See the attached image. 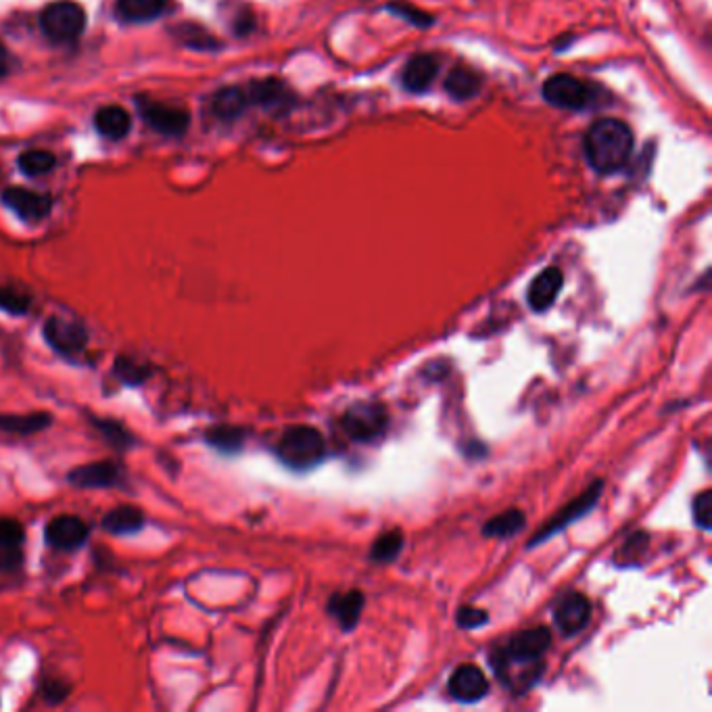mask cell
Here are the masks:
<instances>
[{
	"label": "cell",
	"mask_w": 712,
	"mask_h": 712,
	"mask_svg": "<svg viewBox=\"0 0 712 712\" xmlns=\"http://www.w3.org/2000/svg\"><path fill=\"white\" fill-rule=\"evenodd\" d=\"M249 103L268 111H287L295 105V94L287 88V84L266 78V80H255L247 86Z\"/></svg>",
	"instance_id": "15"
},
{
	"label": "cell",
	"mask_w": 712,
	"mask_h": 712,
	"mask_svg": "<svg viewBox=\"0 0 712 712\" xmlns=\"http://www.w3.org/2000/svg\"><path fill=\"white\" fill-rule=\"evenodd\" d=\"M40 28L57 44L76 42L86 28V13L74 0H59L42 11Z\"/></svg>",
	"instance_id": "5"
},
{
	"label": "cell",
	"mask_w": 712,
	"mask_h": 712,
	"mask_svg": "<svg viewBox=\"0 0 712 712\" xmlns=\"http://www.w3.org/2000/svg\"><path fill=\"white\" fill-rule=\"evenodd\" d=\"M276 456L284 466L293 470H310L326 458L324 435L314 426H291L282 433L276 445Z\"/></svg>",
	"instance_id": "2"
},
{
	"label": "cell",
	"mask_w": 712,
	"mask_h": 712,
	"mask_svg": "<svg viewBox=\"0 0 712 712\" xmlns=\"http://www.w3.org/2000/svg\"><path fill=\"white\" fill-rule=\"evenodd\" d=\"M3 201L26 222H42L53 209V199L49 195L28 191V188H19V186L7 188L3 193Z\"/></svg>",
	"instance_id": "13"
},
{
	"label": "cell",
	"mask_w": 712,
	"mask_h": 712,
	"mask_svg": "<svg viewBox=\"0 0 712 712\" xmlns=\"http://www.w3.org/2000/svg\"><path fill=\"white\" fill-rule=\"evenodd\" d=\"M387 9L391 13H395L397 17H403L406 21H410V23H414V26H420V28H426V26H431V23H433L431 15H426V13H422V11H418L416 7H410V5L395 3V5H389Z\"/></svg>",
	"instance_id": "37"
},
{
	"label": "cell",
	"mask_w": 712,
	"mask_h": 712,
	"mask_svg": "<svg viewBox=\"0 0 712 712\" xmlns=\"http://www.w3.org/2000/svg\"><path fill=\"white\" fill-rule=\"evenodd\" d=\"M42 335L46 339V343L51 345V349H55L61 358L65 360H78L82 358V353L88 347V330L84 324L67 320L61 316H51L49 320L44 322Z\"/></svg>",
	"instance_id": "7"
},
{
	"label": "cell",
	"mask_w": 712,
	"mask_h": 712,
	"mask_svg": "<svg viewBox=\"0 0 712 712\" xmlns=\"http://www.w3.org/2000/svg\"><path fill=\"white\" fill-rule=\"evenodd\" d=\"M245 439H247V433L241 429V426H230V424L211 426V429L205 433L207 445L218 449V452H222V454L241 452L245 445Z\"/></svg>",
	"instance_id": "25"
},
{
	"label": "cell",
	"mask_w": 712,
	"mask_h": 712,
	"mask_svg": "<svg viewBox=\"0 0 712 712\" xmlns=\"http://www.w3.org/2000/svg\"><path fill=\"white\" fill-rule=\"evenodd\" d=\"M447 692L462 704H474L489 694V681L477 664H462L449 677Z\"/></svg>",
	"instance_id": "12"
},
{
	"label": "cell",
	"mask_w": 712,
	"mask_h": 712,
	"mask_svg": "<svg viewBox=\"0 0 712 712\" xmlns=\"http://www.w3.org/2000/svg\"><path fill=\"white\" fill-rule=\"evenodd\" d=\"M439 69H441V59L437 55L420 53V55L412 57L406 63V67H403L401 84L408 92H414V94L426 92L433 86L435 78L439 76Z\"/></svg>",
	"instance_id": "16"
},
{
	"label": "cell",
	"mask_w": 712,
	"mask_h": 712,
	"mask_svg": "<svg viewBox=\"0 0 712 712\" xmlns=\"http://www.w3.org/2000/svg\"><path fill=\"white\" fill-rule=\"evenodd\" d=\"M589 165L600 174H614L623 170L633 153V132L621 120H598L583 140Z\"/></svg>",
	"instance_id": "1"
},
{
	"label": "cell",
	"mask_w": 712,
	"mask_h": 712,
	"mask_svg": "<svg viewBox=\"0 0 712 712\" xmlns=\"http://www.w3.org/2000/svg\"><path fill=\"white\" fill-rule=\"evenodd\" d=\"M692 510H694L696 525L702 531H708L712 527V493L708 489H704L700 495H696Z\"/></svg>",
	"instance_id": "34"
},
{
	"label": "cell",
	"mask_w": 712,
	"mask_h": 712,
	"mask_svg": "<svg viewBox=\"0 0 712 712\" xmlns=\"http://www.w3.org/2000/svg\"><path fill=\"white\" fill-rule=\"evenodd\" d=\"M94 126L109 140L124 138L132 128L130 113L120 105H107L94 113Z\"/></svg>",
	"instance_id": "21"
},
{
	"label": "cell",
	"mask_w": 712,
	"mask_h": 712,
	"mask_svg": "<svg viewBox=\"0 0 712 712\" xmlns=\"http://www.w3.org/2000/svg\"><path fill=\"white\" fill-rule=\"evenodd\" d=\"M562 284H564V274L558 268L552 266V268H545L543 272H539L533 278L531 287H529V295H527L531 310L533 312L550 310L554 301L558 299V293L562 291Z\"/></svg>",
	"instance_id": "17"
},
{
	"label": "cell",
	"mask_w": 712,
	"mask_h": 712,
	"mask_svg": "<svg viewBox=\"0 0 712 712\" xmlns=\"http://www.w3.org/2000/svg\"><path fill=\"white\" fill-rule=\"evenodd\" d=\"M11 67H13V59H11L9 51L5 49V46H0V78L9 76Z\"/></svg>",
	"instance_id": "39"
},
{
	"label": "cell",
	"mask_w": 712,
	"mask_h": 712,
	"mask_svg": "<svg viewBox=\"0 0 712 712\" xmlns=\"http://www.w3.org/2000/svg\"><path fill=\"white\" fill-rule=\"evenodd\" d=\"M211 113L218 117L222 122H234L239 120V117L251 107L249 103V94L247 88L241 86H226L222 90H218L213 94L209 101Z\"/></svg>",
	"instance_id": "18"
},
{
	"label": "cell",
	"mask_w": 712,
	"mask_h": 712,
	"mask_svg": "<svg viewBox=\"0 0 712 712\" xmlns=\"http://www.w3.org/2000/svg\"><path fill=\"white\" fill-rule=\"evenodd\" d=\"M525 522H527L525 514H522L516 508H512V510H506L502 514L493 516L491 520H487L485 527H483V535L485 537L504 539V537H510V535L518 533L522 527H525Z\"/></svg>",
	"instance_id": "26"
},
{
	"label": "cell",
	"mask_w": 712,
	"mask_h": 712,
	"mask_svg": "<svg viewBox=\"0 0 712 712\" xmlns=\"http://www.w3.org/2000/svg\"><path fill=\"white\" fill-rule=\"evenodd\" d=\"M403 543H406V539H403V533L401 531H389L385 535L378 537L372 545V550H370V560L372 562H381V564H387V562H393L401 550H403Z\"/></svg>",
	"instance_id": "28"
},
{
	"label": "cell",
	"mask_w": 712,
	"mask_h": 712,
	"mask_svg": "<svg viewBox=\"0 0 712 712\" xmlns=\"http://www.w3.org/2000/svg\"><path fill=\"white\" fill-rule=\"evenodd\" d=\"M67 483L78 489H111L124 483V468L111 460L82 464L67 472Z\"/></svg>",
	"instance_id": "9"
},
{
	"label": "cell",
	"mask_w": 712,
	"mask_h": 712,
	"mask_svg": "<svg viewBox=\"0 0 712 712\" xmlns=\"http://www.w3.org/2000/svg\"><path fill=\"white\" fill-rule=\"evenodd\" d=\"M552 646V631L548 627H535L518 631L510 637L506 650L497 652L493 658V669L497 675L512 667H543L541 658Z\"/></svg>",
	"instance_id": "3"
},
{
	"label": "cell",
	"mask_w": 712,
	"mask_h": 712,
	"mask_svg": "<svg viewBox=\"0 0 712 712\" xmlns=\"http://www.w3.org/2000/svg\"><path fill=\"white\" fill-rule=\"evenodd\" d=\"M26 539V529L15 518H0V548H17Z\"/></svg>",
	"instance_id": "33"
},
{
	"label": "cell",
	"mask_w": 712,
	"mask_h": 712,
	"mask_svg": "<svg viewBox=\"0 0 712 712\" xmlns=\"http://www.w3.org/2000/svg\"><path fill=\"white\" fill-rule=\"evenodd\" d=\"M445 90L454 101H468L481 90V76L472 67L458 65L445 78Z\"/></svg>",
	"instance_id": "23"
},
{
	"label": "cell",
	"mask_w": 712,
	"mask_h": 712,
	"mask_svg": "<svg viewBox=\"0 0 712 712\" xmlns=\"http://www.w3.org/2000/svg\"><path fill=\"white\" fill-rule=\"evenodd\" d=\"M543 99L558 109L581 111L596 101V90L585 80L571 74H556L543 82Z\"/></svg>",
	"instance_id": "6"
},
{
	"label": "cell",
	"mask_w": 712,
	"mask_h": 712,
	"mask_svg": "<svg viewBox=\"0 0 712 712\" xmlns=\"http://www.w3.org/2000/svg\"><path fill=\"white\" fill-rule=\"evenodd\" d=\"M602 489H604V483H602V481H596L585 493H581V495L577 497V500H573L571 504L564 506L550 522H545V525L539 529V533L531 539L529 548H537V545H539L541 541L552 539L554 535L562 533L568 525H573V522H577L579 518H583L593 506L598 504L600 495H602Z\"/></svg>",
	"instance_id": "8"
},
{
	"label": "cell",
	"mask_w": 712,
	"mask_h": 712,
	"mask_svg": "<svg viewBox=\"0 0 712 712\" xmlns=\"http://www.w3.org/2000/svg\"><path fill=\"white\" fill-rule=\"evenodd\" d=\"M19 168L21 172L26 174V176H44V174H49L53 168H55V155L49 153V151H42V149H36V151H26L21 157H19Z\"/></svg>",
	"instance_id": "30"
},
{
	"label": "cell",
	"mask_w": 712,
	"mask_h": 712,
	"mask_svg": "<svg viewBox=\"0 0 712 712\" xmlns=\"http://www.w3.org/2000/svg\"><path fill=\"white\" fill-rule=\"evenodd\" d=\"M140 115L159 134L178 136L186 132L191 124V115L186 109L176 105H165L159 101H140Z\"/></svg>",
	"instance_id": "11"
},
{
	"label": "cell",
	"mask_w": 712,
	"mask_h": 712,
	"mask_svg": "<svg viewBox=\"0 0 712 712\" xmlns=\"http://www.w3.org/2000/svg\"><path fill=\"white\" fill-rule=\"evenodd\" d=\"M364 602H366L364 593L353 589L347 593H335V596L330 598L326 610L332 619L341 625L343 631H351V629H355V625L360 623Z\"/></svg>",
	"instance_id": "19"
},
{
	"label": "cell",
	"mask_w": 712,
	"mask_h": 712,
	"mask_svg": "<svg viewBox=\"0 0 712 712\" xmlns=\"http://www.w3.org/2000/svg\"><path fill=\"white\" fill-rule=\"evenodd\" d=\"M90 529L80 516L74 514H61L49 520V525L44 529V539L53 550L71 552L78 550L86 543Z\"/></svg>",
	"instance_id": "10"
},
{
	"label": "cell",
	"mask_w": 712,
	"mask_h": 712,
	"mask_svg": "<svg viewBox=\"0 0 712 712\" xmlns=\"http://www.w3.org/2000/svg\"><path fill=\"white\" fill-rule=\"evenodd\" d=\"M40 696L49 704H61L69 696V685L63 683L61 679H49L40 685Z\"/></svg>",
	"instance_id": "36"
},
{
	"label": "cell",
	"mask_w": 712,
	"mask_h": 712,
	"mask_svg": "<svg viewBox=\"0 0 712 712\" xmlns=\"http://www.w3.org/2000/svg\"><path fill=\"white\" fill-rule=\"evenodd\" d=\"M168 9V0H117V15L124 21H153Z\"/></svg>",
	"instance_id": "24"
},
{
	"label": "cell",
	"mask_w": 712,
	"mask_h": 712,
	"mask_svg": "<svg viewBox=\"0 0 712 712\" xmlns=\"http://www.w3.org/2000/svg\"><path fill=\"white\" fill-rule=\"evenodd\" d=\"M589 619H591V604L583 593H568V596H564L558 602L554 610L556 627L566 637L581 633L587 627Z\"/></svg>",
	"instance_id": "14"
},
{
	"label": "cell",
	"mask_w": 712,
	"mask_h": 712,
	"mask_svg": "<svg viewBox=\"0 0 712 712\" xmlns=\"http://www.w3.org/2000/svg\"><path fill=\"white\" fill-rule=\"evenodd\" d=\"M389 414L383 403L358 401L343 414V431L358 443H374L387 433Z\"/></svg>",
	"instance_id": "4"
},
{
	"label": "cell",
	"mask_w": 712,
	"mask_h": 712,
	"mask_svg": "<svg viewBox=\"0 0 712 712\" xmlns=\"http://www.w3.org/2000/svg\"><path fill=\"white\" fill-rule=\"evenodd\" d=\"M23 564L21 545L17 548H0V573H15Z\"/></svg>",
	"instance_id": "38"
},
{
	"label": "cell",
	"mask_w": 712,
	"mask_h": 712,
	"mask_svg": "<svg viewBox=\"0 0 712 712\" xmlns=\"http://www.w3.org/2000/svg\"><path fill=\"white\" fill-rule=\"evenodd\" d=\"M113 372L128 387H136V385L147 383V378L151 376V368L147 364L136 362V360L128 358V355H120V358L115 360Z\"/></svg>",
	"instance_id": "29"
},
{
	"label": "cell",
	"mask_w": 712,
	"mask_h": 712,
	"mask_svg": "<svg viewBox=\"0 0 712 712\" xmlns=\"http://www.w3.org/2000/svg\"><path fill=\"white\" fill-rule=\"evenodd\" d=\"M53 424V416L46 412H32V414H0V431L11 435H36L49 429Z\"/></svg>",
	"instance_id": "22"
},
{
	"label": "cell",
	"mask_w": 712,
	"mask_h": 712,
	"mask_svg": "<svg viewBox=\"0 0 712 712\" xmlns=\"http://www.w3.org/2000/svg\"><path fill=\"white\" fill-rule=\"evenodd\" d=\"M456 623L458 627L462 629H479L483 625L489 623V614L481 608H474V606H462L458 610V616H456Z\"/></svg>",
	"instance_id": "35"
},
{
	"label": "cell",
	"mask_w": 712,
	"mask_h": 712,
	"mask_svg": "<svg viewBox=\"0 0 712 712\" xmlns=\"http://www.w3.org/2000/svg\"><path fill=\"white\" fill-rule=\"evenodd\" d=\"M174 34L186 46H195V49H203V51L218 49V42L211 38V34L207 30H203L199 26H191V23H188V26H180Z\"/></svg>",
	"instance_id": "32"
},
{
	"label": "cell",
	"mask_w": 712,
	"mask_h": 712,
	"mask_svg": "<svg viewBox=\"0 0 712 712\" xmlns=\"http://www.w3.org/2000/svg\"><path fill=\"white\" fill-rule=\"evenodd\" d=\"M145 522H147V518H145V514H142L140 508L124 504V506H117V508L109 510L101 520V527L111 535H134V533L142 531Z\"/></svg>",
	"instance_id": "20"
},
{
	"label": "cell",
	"mask_w": 712,
	"mask_h": 712,
	"mask_svg": "<svg viewBox=\"0 0 712 712\" xmlns=\"http://www.w3.org/2000/svg\"><path fill=\"white\" fill-rule=\"evenodd\" d=\"M92 426L101 433V437L115 449H120V452H126V449H130L134 445V435L126 429V426L122 422H117V420H109V418H90Z\"/></svg>",
	"instance_id": "27"
},
{
	"label": "cell",
	"mask_w": 712,
	"mask_h": 712,
	"mask_svg": "<svg viewBox=\"0 0 712 712\" xmlns=\"http://www.w3.org/2000/svg\"><path fill=\"white\" fill-rule=\"evenodd\" d=\"M32 307V297L15 287H0V310L11 316H26Z\"/></svg>",
	"instance_id": "31"
}]
</instances>
